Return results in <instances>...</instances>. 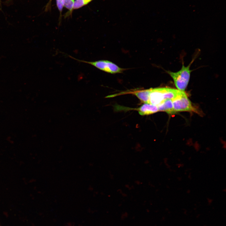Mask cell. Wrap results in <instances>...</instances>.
<instances>
[{
    "mask_svg": "<svg viewBox=\"0 0 226 226\" xmlns=\"http://www.w3.org/2000/svg\"><path fill=\"white\" fill-rule=\"evenodd\" d=\"M159 111L166 112L169 114L176 113L174 110L172 100L166 99L158 106Z\"/></svg>",
    "mask_w": 226,
    "mask_h": 226,
    "instance_id": "8992f818",
    "label": "cell"
},
{
    "mask_svg": "<svg viewBox=\"0 0 226 226\" xmlns=\"http://www.w3.org/2000/svg\"><path fill=\"white\" fill-rule=\"evenodd\" d=\"M194 60V59L193 60L187 67L184 66L183 62L181 68L178 72H174L170 71H166L173 78L176 87L180 91H184L188 84L192 71L190 67Z\"/></svg>",
    "mask_w": 226,
    "mask_h": 226,
    "instance_id": "6da1fadb",
    "label": "cell"
},
{
    "mask_svg": "<svg viewBox=\"0 0 226 226\" xmlns=\"http://www.w3.org/2000/svg\"><path fill=\"white\" fill-rule=\"evenodd\" d=\"M150 89L135 91L130 93L135 95L140 100L145 103H148Z\"/></svg>",
    "mask_w": 226,
    "mask_h": 226,
    "instance_id": "52a82bcc",
    "label": "cell"
},
{
    "mask_svg": "<svg viewBox=\"0 0 226 226\" xmlns=\"http://www.w3.org/2000/svg\"><path fill=\"white\" fill-rule=\"evenodd\" d=\"M56 5L61 14L64 7L63 0H56Z\"/></svg>",
    "mask_w": 226,
    "mask_h": 226,
    "instance_id": "30bf717a",
    "label": "cell"
},
{
    "mask_svg": "<svg viewBox=\"0 0 226 226\" xmlns=\"http://www.w3.org/2000/svg\"><path fill=\"white\" fill-rule=\"evenodd\" d=\"M172 100L173 109L175 113L179 111L194 110L191 101L184 92Z\"/></svg>",
    "mask_w": 226,
    "mask_h": 226,
    "instance_id": "3957f363",
    "label": "cell"
},
{
    "mask_svg": "<svg viewBox=\"0 0 226 226\" xmlns=\"http://www.w3.org/2000/svg\"><path fill=\"white\" fill-rule=\"evenodd\" d=\"M148 103L157 106L166 99L167 88H151Z\"/></svg>",
    "mask_w": 226,
    "mask_h": 226,
    "instance_id": "277c9868",
    "label": "cell"
},
{
    "mask_svg": "<svg viewBox=\"0 0 226 226\" xmlns=\"http://www.w3.org/2000/svg\"><path fill=\"white\" fill-rule=\"evenodd\" d=\"M93 0H75L73 9H77L85 5Z\"/></svg>",
    "mask_w": 226,
    "mask_h": 226,
    "instance_id": "ba28073f",
    "label": "cell"
},
{
    "mask_svg": "<svg viewBox=\"0 0 226 226\" xmlns=\"http://www.w3.org/2000/svg\"></svg>",
    "mask_w": 226,
    "mask_h": 226,
    "instance_id": "8fae6325",
    "label": "cell"
},
{
    "mask_svg": "<svg viewBox=\"0 0 226 226\" xmlns=\"http://www.w3.org/2000/svg\"><path fill=\"white\" fill-rule=\"evenodd\" d=\"M69 56L78 62L91 65L101 70L108 73L112 74L121 73L124 69L119 67L113 62L107 60L87 61L78 59L70 56Z\"/></svg>",
    "mask_w": 226,
    "mask_h": 226,
    "instance_id": "7a4b0ae2",
    "label": "cell"
},
{
    "mask_svg": "<svg viewBox=\"0 0 226 226\" xmlns=\"http://www.w3.org/2000/svg\"><path fill=\"white\" fill-rule=\"evenodd\" d=\"M64 7L67 9L70 12L73 9L75 0H63Z\"/></svg>",
    "mask_w": 226,
    "mask_h": 226,
    "instance_id": "9c48e42d",
    "label": "cell"
},
{
    "mask_svg": "<svg viewBox=\"0 0 226 226\" xmlns=\"http://www.w3.org/2000/svg\"><path fill=\"white\" fill-rule=\"evenodd\" d=\"M135 110L142 116L151 114L159 111L157 106L149 103H145Z\"/></svg>",
    "mask_w": 226,
    "mask_h": 226,
    "instance_id": "5b68a950",
    "label": "cell"
}]
</instances>
